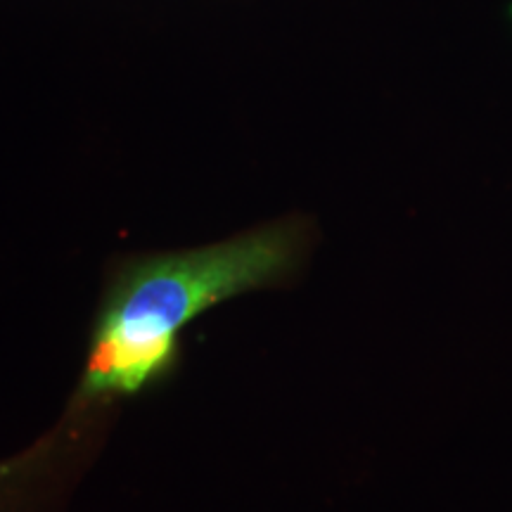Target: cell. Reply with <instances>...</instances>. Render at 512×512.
I'll return each instance as SVG.
<instances>
[{"instance_id": "cell-2", "label": "cell", "mask_w": 512, "mask_h": 512, "mask_svg": "<svg viewBox=\"0 0 512 512\" xmlns=\"http://www.w3.org/2000/svg\"><path fill=\"white\" fill-rule=\"evenodd\" d=\"M8 472H10V467H8V465H0V477L8 475Z\"/></svg>"}, {"instance_id": "cell-1", "label": "cell", "mask_w": 512, "mask_h": 512, "mask_svg": "<svg viewBox=\"0 0 512 512\" xmlns=\"http://www.w3.org/2000/svg\"><path fill=\"white\" fill-rule=\"evenodd\" d=\"M294 256L292 230L268 228L131 268L100 318L83 394L136 392L169 366L185 323L223 299L278 280Z\"/></svg>"}]
</instances>
